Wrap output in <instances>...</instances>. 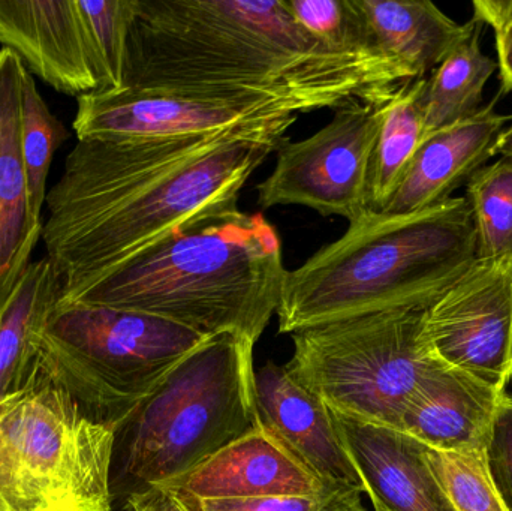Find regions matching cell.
Masks as SVG:
<instances>
[{
	"mask_svg": "<svg viewBox=\"0 0 512 511\" xmlns=\"http://www.w3.org/2000/svg\"><path fill=\"white\" fill-rule=\"evenodd\" d=\"M125 87L265 93L312 111L384 102L408 71L384 56L346 53L301 29L285 0H134Z\"/></svg>",
	"mask_w": 512,
	"mask_h": 511,
	"instance_id": "cell-2",
	"label": "cell"
},
{
	"mask_svg": "<svg viewBox=\"0 0 512 511\" xmlns=\"http://www.w3.org/2000/svg\"><path fill=\"white\" fill-rule=\"evenodd\" d=\"M426 78L400 84L382 105L381 128L370 165L369 209L382 212L393 197L424 135L423 96Z\"/></svg>",
	"mask_w": 512,
	"mask_h": 511,
	"instance_id": "cell-22",
	"label": "cell"
},
{
	"mask_svg": "<svg viewBox=\"0 0 512 511\" xmlns=\"http://www.w3.org/2000/svg\"><path fill=\"white\" fill-rule=\"evenodd\" d=\"M495 156L512 159V122L499 135L498 143H496L495 147Z\"/></svg>",
	"mask_w": 512,
	"mask_h": 511,
	"instance_id": "cell-33",
	"label": "cell"
},
{
	"mask_svg": "<svg viewBox=\"0 0 512 511\" xmlns=\"http://www.w3.org/2000/svg\"><path fill=\"white\" fill-rule=\"evenodd\" d=\"M285 5L298 26L324 44L346 53L387 57L375 44L357 0H285Z\"/></svg>",
	"mask_w": 512,
	"mask_h": 511,
	"instance_id": "cell-26",
	"label": "cell"
},
{
	"mask_svg": "<svg viewBox=\"0 0 512 511\" xmlns=\"http://www.w3.org/2000/svg\"><path fill=\"white\" fill-rule=\"evenodd\" d=\"M255 345L234 333L212 336L117 426L114 503L170 485L258 428Z\"/></svg>",
	"mask_w": 512,
	"mask_h": 511,
	"instance_id": "cell-5",
	"label": "cell"
},
{
	"mask_svg": "<svg viewBox=\"0 0 512 511\" xmlns=\"http://www.w3.org/2000/svg\"><path fill=\"white\" fill-rule=\"evenodd\" d=\"M505 395L441 362L409 402L402 432L438 452H486Z\"/></svg>",
	"mask_w": 512,
	"mask_h": 511,
	"instance_id": "cell-17",
	"label": "cell"
},
{
	"mask_svg": "<svg viewBox=\"0 0 512 511\" xmlns=\"http://www.w3.org/2000/svg\"><path fill=\"white\" fill-rule=\"evenodd\" d=\"M116 429L93 420L41 363L0 399V511H111Z\"/></svg>",
	"mask_w": 512,
	"mask_h": 511,
	"instance_id": "cell-6",
	"label": "cell"
},
{
	"mask_svg": "<svg viewBox=\"0 0 512 511\" xmlns=\"http://www.w3.org/2000/svg\"><path fill=\"white\" fill-rule=\"evenodd\" d=\"M490 27L495 32L502 93L507 95V93L512 92V20L499 21V23L492 24Z\"/></svg>",
	"mask_w": 512,
	"mask_h": 511,
	"instance_id": "cell-30",
	"label": "cell"
},
{
	"mask_svg": "<svg viewBox=\"0 0 512 511\" xmlns=\"http://www.w3.org/2000/svg\"><path fill=\"white\" fill-rule=\"evenodd\" d=\"M486 456L496 489L512 511V395H505L499 405Z\"/></svg>",
	"mask_w": 512,
	"mask_h": 511,
	"instance_id": "cell-29",
	"label": "cell"
},
{
	"mask_svg": "<svg viewBox=\"0 0 512 511\" xmlns=\"http://www.w3.org/2000/svg\"><path fill=\"white\" fill-rule=\"evenodd\" d=\"M81 140H153L288 126L312 108L265 93L170 92L123 87L78 96Z\"/></svg>",
	"mask_w": 512,
	"mask_h": 511,
	"instance_id": "cell-9",
	"label": "cell"
},
{
	"mask_svg": "<svg viewBox=\"0 0 512 511\" xmlns=\"http://www.w3.org/2000/svg\"><path fill=\"white\" fill-rule=\"evenodd\" d=\"M498 99L424 137L382 212H417L447 201L487 165L495 156L499 135L512 122V116L496 111Z\"/></svg>",
	"mask_w": 512,
	"mask_h": 511,
	"instance_id": "cell-16",
	"label": "cell"
},
{
	"mask_svg": "<svg viewBox=\"0 0 512 511\" xmlns=\"http://www.w3.org/2000/svg\"><path fill=\"white\" fill-rule=\"evenodd\" d=\"M424 311L379 312L292 333L294 353L283 366L334 413L402 431L409 402L441 363L424 332Z\"/></svg>",
	"mask_w": 512,
	"mask_h": 511,
	"instance_id": "cell-8",
	"label": "cell"
},
{
	"mask_svg": "<svg viewBox=\"0 0 512 511\" xmlns=\"http://www.w3.org/2000/svg\"><path fill=\"white\" fill-rule=\"evenodd\" d=\"M288 126L153 140H81L47 192V258L63 290L90 281L188 225L237 207Z\"/></svg>",
	"mask_w": 512,
	"mask_h": 511,
	"instance_id": "cell-1",
	"label": "cell"
},
{
	"mask_svg": "<svg viewBox=\"0 0 512 511\" xmlns=\"http://www.w3.org/2000/svg\"><path fill=\"white\" fill-rule=\"evenodd\" d=\"M66 138L62 123L51 113L36 87L33 75L26 71L21 95V141L26 162L27 189L33 216L41 219L47 198V179L54 152Z\"/></svg>",
	"mask_w": 512,
	"mask_h": 511,
	"instance_id": "cell-25",
	"label": "cell"
},
{
	"mask_svg": "<svg viewBox=\"0 0 512 511\" xmlns=\"http://www.w3.org/2000/svg\"><path fill=\"white\" fill-rule=\"evenodd\" d=\"M427 456L456 511H508L490 476L486 452H438L429 447Z\"/></svg>",
	"mask_w": 512,
	"mask_h": 511,
	"instance_id": "cell-27",
	"label": "cell"
},
{
	"mask_svg": "<svg viewBox=\"0 0 512 511\" xmlns=\"http://www.w3.org/2000/svg\"><path fill=\"white\" fill-rule=\"evenodd\" d=\"M0 44L57 92L98 90L77 0H0Z\"/></svg>",
	"mask_w": 512,
	"mask_h": 511,
	"instance_id": "cell-12",
	"label": "cell"
},
{
	"mask_svg": "<svg viewBox=\"0 0 512 511\" xmlns=\"http://www.w3.org/2000/svg\"><path fill=\"white\" fill-rule=\"evenodd\" d=\"M333 414L373 509L456 511L430 467L429 447L397 429Z\"/></svg>",
	"mask_w": 512,
	"mask_h": 511,
	"instance_id": "cell-13",
	"label": "cell"
},
{
	"mask_svg": "<svg viewBox=\"0 0 512 511\" xmlns=\"http://www.w3.org/2000/svg\"><path fill=\"white\" fill-rule=\"evenodd\" d=\"M77 3L98 78L96 92L123 89L134 0H77Z\"/></svg>",
	"mask_w": 512,
	"mask_h": 511,
	"instance_id": "cell-23",
	"label": "cell"
},
{
	"mask_svg": "<svg viewBox=\"0 0 512 511\" xmlns=\"http://www.w3.org/2000/svg\"><path fill=\"white\" fill-rule=\"evenodd\" d=\"M26 75L12 51L0 50V305L30 264L42 234L33 216L21 141V95Z\"/></svg>",
	"mask_w": 512,
	"mask_h": 511,
	"instance_id": "cell-18",
	"label": "cell"
},
{
	"mask_svg": "<svg viewBox=\"0 0 512 511\" xmlns=\"http://www.w3.org/2000/svg\"><path fill=\"white\" fill-rule=\"evenodd\" d=\"M128 511H186L173 492L164 488L152 489L144 494L132 497L125 504Z\"/></svg>",
	"mask_w": 512,
	"mask_h": 511,
	"instance_id": "cell-31",
	"label": "cell"
},
{
	"mask_svg": "<svg viewBox=\"0 0 512 511\" xmlns=\"http://www.w3.org/2000/svg\"><path fill=\"white\" fill-rule=\"evenodd\" d=\"M384 102L349 99L316 134L286 140L270 176L256 186L261 210L295 204L349 222L369 209L370 165Z\"/></svg>",
	"mask_w": 512,
	"mask_h": 511,
	"instance_id": "cell-10",
	"label": "cell"
},
{
	"mask_svg": "<svg viewBox=\"0 0 512 511\" xmlns=\"http://www.w3.org/2000/svg\"><path fill=\"white\" fill-rule=\"evenodd\" d=\"M62 290V279L45 257L27 266L0 305V399L18 392L35 371L39 336Z\"/></svg>",
	"mask_w": 512,
	"mask_h": 511,
	"instance_id": "cell-20",
	"label": "cell"
},
{
	"mask_svg": "<svg viewBox=\"0 0 512 511\" xmlns=\"http://www.w3.org/2000/svg\"><path fill=\"white\" fill-rule=\"evenodd\" d=\"M424 332L445 365L505 392L512 380V255L477 258L424 311Z\"/></svg>",
	"mask_w": 512,
	"mask_h": 511,
	"instance_id": "cell-11",
	"label": "cell"
},
{
	"mask_svg": "<svg viewBox=\"0 0 512 511\" xmlns=\"http://www.w3.org/2000/svg\"><path fill=\"white\" fill-rule=\"evenodd\" d=\"M477 260L466 197L411 213L366 209L343 236L288 270L279 333L391 311H424Z\"/></svg>",
	"mask_w": 512,
	"mask_h": 511,
	"instance_id": "cell-4",
	"label": "cell"
},
{
	"mask_svg": "<svg viewBox=\"0 0 512 511\" xmlns=\"http://www.w3.org/2000/svg\"><path fill=\"white\" fill-rule=\"evenodd\" d=\"M477 258L512 255V159L484 165L466 183Z\"/></svg>",
	"mask_w": 512,
	"mask_h": 511,
	"instance_id": "cell-24",
	"label": "cell"
},
{
	"mask_svg": "<svg viewBox=\"0 0 512 511\" xmlns=\"http://www.w3.org/2000/svg\"><path fill=\"white\" fill-rule=\"evenodd\" d=\"M255 404L259 425L319 479L364 494L363 483L340 440L333 411L298 384L285 366L268 362L255 371Z\"/></svg>",
	"mask_w": 512,
	"mask_h": 511,
	"instance_id": "cell-15",
	"label": "cell"
},
{
	"mask_svg": "<svg viewBox=\"0 0 512 511\" xmlns=\"http://www.w3.org/2000/svg\"><path fill=\"white\" fill-rule=\"evenodd\" d=\"M472 6V18L480 23L492 26L499 21L512 20V0H475Z\"/></svg>",
	"mask_w": 512,
	"mask_h": 511,
	"instance_id": "cell-32",
	"label": "cell"
},
{
	"mask_svg": "<svg viewBox=\"0 0 512 511\" xmlns=\"http://www.w3.org/2000/svg\"><path fill=\"white\" fill-rule=\"evenodd\" d=\"M375 511H381V510H375Z\"/></svg>",
	"mask_w": 512,
	"mask_h": 511,
	"instance_id": "cell-34",
	"label": "cell"
},
{
	"mask_svg": "<svg viewBox=\"0 0 512 511\" xmlns=\"http://www.w3.org/2000/svg\"><path fill=\"white\" fill-rule=\"evenodd\" d=\"M379 50L414 80L426 78L474 30L426 0H357Z\"/></svg>",
	"mask_w": 512,
	"mask_h": 511,
	"instance_id": "cell-19",
	"label": "cell"
},
{
	"mask_svg": "<svg viewBox=\"0 0 512 511\" xmlns=\"http://www.w3.org/2000/svg\"><path fill=\"white\" fill-rule=\"evenodd\" d=\"M168 491V489H167ZM363 492L349 486H333L310 497H276L261 500L207 501L174 497L186 511H367L361 500Z\"/></svg>",
	"mask_w": 512,
	"mask_h": 511,
	"instance_id": "cell-28",
	"label": "cell"
},
{
	"mask_svg": "<svg viewBox=\"0 0 512 511\" xmlns=\"http://www.w3.org/2000/svg\"><path fill=\"white\" fill-rule=\"evenodd\" d=\"M333 486L319 479L261 425L164 489L207 501L310 497Z\"/></svg>",
	"mask_w": 512,
	"mask_h": 511,
	"instance_id": "cell-14",
	"label": "cell"
},
{
	"mask_svg": "<svg viewBox=\"0 0 512 511\" xmlns=\"http://www.w3.org/2000/svg\"><path fill=\"white\" fill-rule=\"evenodd\" d=\"M207 339L155 315L60 299L38 359L93 420L116 429Z\"/></svg>",
	"mask_w": 512,
	"mask_h": 511,
	"instance_id": "cell-7",
	"label": "cell"
},
{
	"mask_svg": "<svg viewBox=\"0 0 512 511\" xmlns=\"http://www.w3.org/2000/svg\"><path fill=\"white\" fill-rule=\"evenodd\" d=\"M288 270L261 212L206 216L120 266L62 291V300L143 312L204 336L256 342L276 315Z\"/></svg>",
	"mask_w": 512,
	"mask_h": 511,
	"instance_id": "cell-3",
	"label": "cell"
},
{
	"mask_svg": "<svg viewBox=\"0 0 512 511\" xmlns=\"http://www.w3.org/2000/svg\"><path fill=\"white\" fill-rule=\"evenodd\" d=\"M483 27L477 21L474 30L426 77L421 96L423 138L480 110L484 87L498 71V62L481 50Z\"/></svg>",
	"mask_w": 512,
	"mask_h": 511,
	"instance_id": "cell-21",
	"label": "cell"
}]
</instances>
